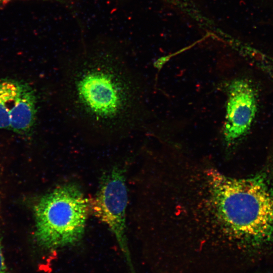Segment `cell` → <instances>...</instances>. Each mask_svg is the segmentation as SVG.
<instances>
[{
    "mask_svg": "<svg viewBox=\"0 0 273 273\" xmlns=\"http://www.w3.org/2000/svg\"><path fill=\"white\" fill-rule=\"evenodd\" d=\"M137 86L128 66L107 55H91L70 65L65 96L73 116L86 129H129L134 123Z\"/></svg>",
    "mask_w": 273,
    "mask_h": 273,
    "instance_id": "1",
    "label": "cell"
},
{
    "mask_svg": "<svg viewBox=\"0 0 273 273\" xmlns=\"http://www.w3.org/2000/svg\"><path fill=\"white\" fill-rule=\"evenodd\" d=\"M209 209L240 243L258 247L273 239V187L263 176L233 178L208 174Z\"/></svg>",
    "mask_w": 273,
    "mask_h": 273,
    "instance_id": "2",
    "label": "cell"
},
{
    "mask_svg": "<svg viewBox=\"0 0 273 273\" xmlns=\"http://www.w3.org/2000/svg\"><path fill=\"white\" fill-rule=\"evenodd\" d=\"M87 211V200L74 184L44 195L34 207L37 244L52 251L76 243L83 235Z\"/></svg>",
    "mask_w": 273,
    "mask_h": 273,
    "instance_id": "3",
    "label": "cell"
},
{
    "mask_svg": "<svg viewBox=\"0 0 273 273\" xmlns=\"http://www.w3.org/2000/svg\"><path fill=\"white\" fill-rule=\"evenodd\" d=\"M37 101L36 91L29 83L1 77L0 129L31 135L36 124Z\"/></svg>",
    "mask_w": 273,
    "mask_h": 273,
    "instance_id": "4",
    "label": "cell"
},
{
    "mask_svg": "<svg viewBox=\"0 0 273 273\" xmlns=\"http://www.w3.org/2000/svg\"><path fill=\"white\" fill-rule=\"evenodd\" d=\"M222 88L227 96L222 138L230 148L250 131L257 110V96L253 84L244 78L228 81Z\"/></svg>",
    "mask_w": 273,
    "mask_h": 273,
    "instance_id": "5",
    "label": "cell"
},
{
    "mask_svg": "<svg viewBox=\"0 0 273 273\" xmlns=\"http://www.w3.org/2000/svg\"><path fill=\"white\" fill-rule=\"evenodd\" d=\"M127 192L124 171L114 167L102 178L92 207L95 214L105 222L126 249L125 211Z\"/></svg>",
    "mask_w": 273,
    "mask_h": 273,
    "instance_id": "6",
    "label": "cell"
},
{
    "mask_svg": "<svg viewBox=\"0 0 273 273\" xmlns=\"http://www.w3.org/2000/svg\"><path fill=\"white\" fill-rule=\"evenodd\" d=\"M0 273H10L6 265L0 233Z\"/></svg>",
    "mask_w": 273,
    "mask_h": 273,
    "instance_id": "7",
    "label": "cell"
},
{
    "mask_svg": "<svg viewBox=\"0 0 273 273\" xmlns=\"http://www.w3.org/2000/svg\"><path fill=\"white\" fill-rule=\"evenodd\" d=\"M180 10L185 9L188 6L189 0H164Z\"/></svg>",
    "mask_w": 273,
    "mask_h": 273,
    "instance_id": "8",
    "label": "cell"
},
{
    "mask_svg": "<svg viewBox=\"0 0 273 273\" xmlns=\"http://www.w3.org/2000/svg\"><path fill=\"white\" fill-rule=\"evenodd\" d=\"M8 3V2L6 0H0V4H6Z\"/></svg>",
    "mask_w": 273,
    "mask_h": 273,
    "instance_id": "9",
    "label": "cell"
},
{
    "mask_svg": "<svg viewBox=\"0 0 273 273\" xmlns=\"http://www.w3.org/2000/svg\"><path fill=\"white\" fill-rule=\"evenodd\" d=\"M8 2H9L10 1H12V0H6ZM55 1H60V0H55Z\"/></svg>",
    "mask_w": 273,
    "mask_h": 273,
    "instance_id": "10",
    "label": "cell"
}]
</instances>
